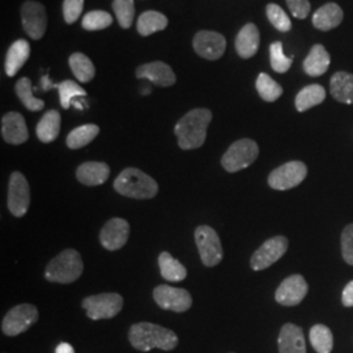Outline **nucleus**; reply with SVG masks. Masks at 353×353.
I'll return each mask as SVG.
<instances>
[{
  "mask_svg": "<svg viewBox=\"0 0 353 353\" xmlns=\"http://www.w3.org/2000/svg\"><path fill=\"white\" fill-rule=\"evenodd\" d=\"M128 339L131 345L141 352H148L153 348L172 351L178 344V336L174 331L150 322H141L131 326Z\"/></svg>",
  "mask_w": 353,
  "mask_h": 353,
  "instance_id": "1",
  "label": "nucleus"
},
{
  "mask_svg": "<svg viewBox=\"0 0 353 353\" xmlns=\"http://www.w3.org/2000/svg\"><path fill=\"white\" fill-rule=\"evenodd\" d=\"M212 121V113L208 109H194L183 115L174 128L178 145L182 150L201 148L207 137V128Z\"/></svg>",
  "mask_w": 353,
  "mask_h": 353,
  "instance_id": "2",
  "label": "nucleus"
},
{
  "mask_svg": "<svg viewBox=\"0 0 353 353\" xmlns=\"http://www.w3.org/2000/svg\"><path fill=\"white\" fill-rule=\"evenodd\" d=\"M114 189L127 198L152 199L159 192V185L140 169L127 168L114 181Z\"/></svg>",
  "mask_w": 353,
  "mask_h": 353,
  "instance_id": "3",
  "label": "nucleus"
},
{
  "mask_svg": "<svg viewBox=\"0 0 353 353\" xmlns=\"http://www.w3.org/2000/svg\"><path fill=\"white\" fill-rule=\"evenodd\" d=\"M83 268L84 265L80 254L74 249H67L48 265L45 278L51 283L70 284L81 276Z\"/></svg>",
  "mask_w": 353,
  "mask_h": 353,
  "instance_id": "4",
  "label": "nucleus"
},
{
  "mask_svg": "<svg viewBox=\"0 0 353 353\" xmlns=\"http://www.w3.org/2000/svg\"><path fill=\"white\" fill-rule=\"evenodd\" d=\"M258 154L259 147L254 140H237L223 156L221 165L229 173H236L250 166L256 160Z\"/></svg>",
  "mask_w": 353,
  "mask_h": 353,
  "instance_id": "5",
  "label": "nucleus"
},
{
  "mask_svg": "<svg viewBox=\"0 0 353 353\" xmlns=\"http://www.w3.org/2000/svg\"><path fill=\"white\" fill-rule=\"evenodd\" d=\"M87 316L93 321L110 319L118 316L123 307V299L118 293H101L83 300Z\"/></svg>",
  "mask_w": 353,
  "mask_h": 353,
  "instance_id": "6",
  "label": "nucleus"
},
{
  "mask_svg": "<svg viewBox=\"0 0 353 353\" xmlns=\"http://www.w3.org/2000/svg\"><path fill=\"white\" fill-rule=\"evenodd\" d=\"M38 321V310L34 305L21 303L11 309L1 322V331L7 336H16L32 327Z\"/></svg>",
  "mask_w": 353,
  "mask_h": 353,
  "instance_id": "7",
  "label": "nucleus"
},
{
  "mask_svg": "<svg viewBox=\"0 0 353 353\" xmlns=\"http://www.w3.org/2000/svg\"><path fill=\"white\" fill-rule=\"evenodd\" d=\"M195 241L201 259L207 267H214L223 261V246L219 234L208 225H201L195 230Z\"/></svg>",
  "mask_w": 353,
  "mask_h": 353,
  "instance_id": "8",
  "label": "nucleus"
},
{
  "mask_svg": "<svg viewBox=\"0 0 353 353\" xmlns=\"http://www.w3.org/2000/svg\"><path fill=\"white\" fill-rule=\"evenodd\" d=\"M307 176V168L301 161H290L279 166L268 176V185L274 190L285 191L303 183Z\"/></svg>",
  "mask_w": 353,
  "mask_h": 353,
  "instance_id": "9",
  "label": "nucleus"
},
{
  "mask_svg": "<svg viewBox=\"0 0 353 353\" xmlns=\"http://www.w3.org/2000/svg\"><path fill=\"white\" fill-rule=\"evenodd\" d=\"M290 242L284 236H276L265 243L252 254L250 265L255 271H262L270 265L276 263L279 259L288 250Z\"/></svg>",
  "mask_w": 353,
  "mask_h": 353,
  "instance_id": "10",
  "label": "nucleus"
},
{
  "mask_svg": "<svg viewBox=\"0 0 353 353\" xmlns=\"http://www.w3.org/2000/svg\"><path fill=\"white\" fill-rule=\"evenodd\" d=\"M153 299L161 309L174 313H183L192 305V299L188 290L170 285H159L154 288Z\"/></svg>",
  "mask_w": 353,
  "mask_h": 353,
  "instance_id": "11",
  "label": "nucleus"
},
{
  "mask_svg": "<svg viewBox=\"0 0 353 353\" xmlns=\"http://www.w3.org/2000/svg\"><path fill=\"white\" fill-rule=\"evenodd\" d=\"M30 203V190L26 176L14 172L8 185V208L16 217H23L28 212Z\"/></svg>",
  "mask_w": 353,
  "mask_h": 353,
  "instance_id": "12",
  "label": "nucleus"
},
{
  "mask_svg": "<svg viewBox=\"0 0 353 353\" xmlns=\"http://www.w3.org/2000/svg\"><path fill=\"white\" fill-rule=\"evenodd\" d=\"M21 20L26 34L33 39L43 37L48 26L45 7L37 1H26L21 7Z\"/></svg>",
  "mask_w": 353,
  "mask_h": 353,
  "instance_id": "13",
  "label": "nucleus"
},
{
  "mask_svg": "<svg viewBox=\"0 0 353 353\" xmlns=\"http://www.w3.org/2000/svg\"><path fill=\"white\" fill-rule=\"evenodd\" d=\"M194 50L207 61H216L223 57L227 41L223 34L211 30L198 32L192 41Z\"/></svg>",
  "mask_w": 353,
  "mask_h": 353,
  "instance_id": "14",
  "label": "nucleus"
},
{
  "mask_svg": "<svg viewBox=\"0 0 353 353\" xmlns=\"http://www.w3.org/2000/svg\"><path fill=\"white\" fill-rule=\"evenodd\" d=\"M309 292L306 280L301 275H292L279 285L275 300L284 306H296L303 301Z\"/></svg>",
  "mask_w": 353,
  "mask_h": 353,
  "instance_id": "15",
  "label": "nucleus"
},
{
  "mask_svg": "<svg viewBox=\"0 0 353 353\" xmlns=\"http://www.w3.org/2000/svg\"><path fill=\"white\" fill-rule=\"evenodd\" d=\"M130 236V225L123 219H112L109 220L100 233V241L106 250L115 252L122 249L126 245Z\"/></svg>",
  "mask_w": 353,
  "mask_h": 353,
  "instance_id": "16",
  "label": "nucleus"
},
{
  "mask_svg": "<svg viewBox=\"0 0 353 353\" xmlns=\"http://www.w3.org/2000/svg\"><path fill=\"white\" fill-rule=\"evenodd\" d=\"M1 137L7 143L20 145L29 138L26 119L20 113L6 114L1 118Z\"/></svg>",
  "mask_w": 353,
  "mask_h": 353,
  "instance_id": "17",
  "label": "nucleus"
},
{
  "mask_svg": "<svg viewBox=\"0 0 353 353\" xmlns=\"http://www.w3.org/2000/svg\"><path fill=\"white\" fill-rule=\"evenodd\" d=\"M137 77L148 79L159 87H170L176 83V75L173 70L164 62L141 64L137 70Z\"/></svg>",
  "mask_w": 353,
  "mask_h": 353,
  "instance_id": "18",
  "label": "nucleus"
},
{
  "mask_svg": "<svg viewBox=\"0 0 353 353\" xmlns=\"http://www.w3.org/2000/svg\"><path fill=\"white\" fill-rule=\"evenodd\" d=\"M280 353H306V343L303 328L287 323L284 325L278 339Z\"/></svg>",
  "mask_w": 353,
  "mask_h": 353,
  "instance_id": "19",
  "label": "nucleus"
},
{
  "mask_svg": "<svg viewBox=\"0 0 353 353\" xmlns=\"http://www.w3.org/2000/svg\"><path fill=\"white\" fill-rule=\"evenodd\" d=\"M110 176V168L105 163H84L76 170V176L80 183L85 186H100Z\"/></svg>",
  "mask_w": 353,
  "mask_h": 353,
  "instance_id": "20",
  "label": "nucleus"
},
{
  "mask_svg": "<svg viewBox=\"0 0 353 353\" xmlns=\"http://www.w3.org/2000/svg\"><path fill=\"white\" fill-rule=\"evenodd\" d=\"M259 30L255 24L249 23L243 26L236 37V50L241 58H252L259 49Z\"/></svg>",
  "mask_w": 353,
  "mask_h": 353,
  "instance_id": "21",
  "label": "nucleus"
},
{
  "mask_svg": "<svg viewBox=\"0 0 353 353\" xmlns=\"http://www.w3.org/2000/svg\"><path fill=\"white\" fill-rule=\"evenodd\" d=\"M343 17V10L336 3H327L318 8L313 14V26L318 30L327 32L341 26Z\"/></svg>",
  "mask_w": 353,
  "mask_h": 353,
  "instance_id": "22",
  "label": "nucleus"
},
{
  "mask_svg": "<svg viewBox=\"0 0 353 353\" xmlns=\"http://www.w3.org/2000/svg\"><path fill=\"white\" fill-rule=\"evenodd\" d=\"M30 55V46L26 39H17L14 41L11 48L8 49L7 57H6V74L13 77L16 75L23 65L26 63Z\"/></svg>",
  "mask_w": 353,
  "mask_h": 353,
  "instance_id": "23",
  "label": "nucleus"
},
{
  "mask_svg": "<svg viewBox=\"0 0 353 353\" xmlns=\"http://www.w3.org/2000/svg\"><path fill=\"white\" fill-rule=\"evenodd\" d=\"M331 96L336 101L353 105V75L345 71L335 72L330 80Z\"/></svg>",
  "mask_w": 353,
  "mask_h": 353,
  "instance_id": "24",
  "label": "nucleus"
},
{
  "mask_svg": "<svg viewBox=\"0 0 353 353\" xmlns=\"http://www.w3.org/2000/svg\"><path fill=\"white\" fill-rule=\"evenodd\" d=\"M331 58L323 45H314L303 61V71L312 77L323 75L330 67Z\"/></svg>",
  "mask_w": 353,
  "mask_h": 353,
  "instance_id": "25",
  "label": "nucleus"
},
{
  "mask_svg": "<svg viewBox=\"0 0 353 353\" xmlns=\"http://www.w3.org/2000/svg\"><path fill=\"white\" fill-rule=\"evenodd\" d=\"M61 131V114L57 110H49L36 127L38 139L42 143H51L58 138Z\"/></svg>",
  "mask_w": 353,
  "mask_h": 353,
  "instance_id": "26",
  "label": "nucleus"
},
{
  "mask_svg": "<svg viewBox=\"0 0 353 353\" xmlns=\"http://www.w3.org/2000/svg\"><path fill=\"white\" fill-rule=\"evenodd\" d=\"M326 99V90L319 84H312L301 89L296 96V109L303 113L316 105L322 103Z\"/></svg>",
  "mask_w": 353,
  "mask_h": 353,
  "instance_id": "27",
  "label": "nucleus"
},
{
  "mask_svg": "<svg viewBox=\"0 0 353 353\" xmlns=\"http://www.w3.org/2000/svg\"><path fill=\"white\" fill-rule=\"evenodd\" d=\"M159 265L161 276L168 281H182L188 276V270L185 265L179 263L168 252H163L159 256Z\"/></svg>",
  "mask_w": 353,
  "mask_h": 353,
  "instance_id": "28",
  "label": "nucleus"
},
{
  "mask_svg": "<svg viewBox=\"0 0 353 353\" xmlns=\"http://www.w3.org/2000/svg\"><path fill=\"white\" fill-rule=\"evenodd\" d=\"M68 63L72 70V74L80 83H89L96 75V68L92 63V61L81 52L72 54L70 57Z\"/></svg>",
  "mask_w": 353,
  "mask_h": 353,
  "instance_id": "29",
  "label": "nucleus"
},
{
  "mask_svg": "<svg viewBox=\"0 0 353 353\" xmlns=\"http://www.w3.org/2000/svg\"><path fill=\"white\" fill-rule=\"evenodd\" d=\"M168 26V19L163 13L147 11L140 14L138 20V32L141 36H150L152 33L164 30Z\"/></svg>",
  "mask_w": 353,
  "mask_h": 353,
  "instance_id": "30",
  "label": "nucleus"
},
{
  "mask_svg": "<svg viewBox=\"0 0 353 353\" xmlns=\"http://www.w3.org/2000/svg\"><path fill=\"white\" fill-rule=\"evenodd\" d=\"M100 134V127L96 125H84L76 127L67 137V145L71 150H79L88 145L92 140Z\"/></svg>",
  "mask_w": 353,
  "mask_h": 353,
  "instance_id": "31",
  "label": "nucleus"
},
{
  "mask_svg": "<svg viewBox=\"0 0 353 353\" xmlns=\"http://www.w3.org/2000/svg\"><path fill=\"white\" fill-rule=\"evenodd\" d=\"M16 94L20 99V101L23 102V105L26 106L28 110L30 112H39L45 108V102L39 99H36L33 96V89H32V81L28 77H21L17 83H16Z\"/></svg>",
  "mask_w": 353,
  "mask_h": 353,
  "instance_id": "32",
  "label": "nucleus"
},
{
  "mask_svg": "<svg viewBox=\"0 0 353 353\" xmlns=\"http://www.w3.org/2000/svg\"><path fill=\"white\" fill-rule=\"evenodd\" d=\"M310 343L318 353H331L334 348V336L325 325H316L310 328Z\"/></svg>",
  "mask_w": 353,
  "mask_h": 353,
  "instance_id": "33",
  "label": "nucleus"
},
{
  "mask_svg": "<svg viewBox=\"0 0 353 353\" xmlns=\"http://www.w3.org/2000/svg\"><path fill=\"white\" fill-rule=\"evenodd\" d=\"M255 87L259 96L267 102L276 101L283 94L281 85L267 74H261L258 76Z\"/></svg>",
  "mask_w": 353,
  "mask_h": 353,
  "instance_id": "34",
  "label": "nucleus"
},
{
  "mask_svg": "<svg viewBox=\"0 0 353 353\" xmlns=\"http://www.w3.org/2000/svg\"><path fill=\"white\" fill-rule=\"evenodd\" d=\"M57 89L59 90L61 105H62L63 109H68L72 103V100H75L77 97H85L87 96V92L72 80H65L63 83L58 84Z\"/></svg>",
  "mask_w": 353,
  "mask_h": 353,
  "instance_id": "35",
  "label": "nucleus"
},
{
  "mask_svg": "<svg viewBox=\"0 0 353 353\" xmlns=\"http://www.w3.org/2000/svg\"><path fill=\"white\" fill-rule=\"evenodd\" d=\"M113 10L118 20V24L123 29H128L135 17L134 0H114Z\"/></svg>",
  "mask_w": 353,
  "mask_h": 353,
  "instance_id": "36",
  "label": "nucleus"
},
{
  "mask_svg": "<svg viewBox=\"0 0 353 353\" xmlns=\"http://www.w3.org/2000/svg\"><path fill=\"white\" fill-rule=\"evenodd\" d=\"M270 59H271V67L278 74H285L292 65L293 58L285 57L283 51V43L281 42H274L270 46Z\"/></svg>",
  "mask_w": 353,
  "mask_h": 353,
  "instance_id": "37",
  "label": "nucleus"
},
{
  "mask_svg": "<svg viewBox=\"0 0 353 353\" xmlns=\"http://www.w3.org/2000/svg\"><path fill=\"white\" fill-rule=\"evenodd\" d=\"M113 24V17L110 16V13L105 12V11H92L87 13L81 21V26L85 30H102L106 29L108 26Z\"/></svg>",
  "mask_w": 353,
  "mask_h": 353,
  "instance_id": "38",
  "label": "nucleus"
},
{
  "mask_svg": "<svg viewBox=\"0 0 353 353\" xmlns=\"http://www.w3.org/2000/svg\"><path fill=\"white\" fill-rule=\"evenodd\" d=\"M267 17L270 20V23L275 26L280 32H288L292 28V23H290L288 14L284 12V10L278 6V4H268L267 8Z\"/></svg>",
  "mask_w": 353,
  "mask_h": 353,
  "instance_id": "39",
  "label": "nucleus"
},
{
  "mask_svg": "<svg viewBox=\"0 0 353 353\" xmlns=\"http://www.w3.org/2000/svg\"><path fill=\"white\" fill-rule=\"evenodd\" d=\"M84 8V0H64L63 16L67 24H74L79 20Z\"/></svg>",
  "mask_w": 353,
  "mask_h": 353,
  "instance_id": "40",
  "label": "nucleus"
},
{
  "mask_svg": "<svg viewBox=\"0 0 353 353\" xmlns=\"http://www.w3.org/2000/svg\"><path fill=\"white\" fill-rule=\"evenodd\" d=\"M341 254L344 261L353 265V224L344 228L341 233Z\"/></svg>",
  "mask_w": 353,
  "mask_h": 353,
  "instance_id": "41",
  "label": "nucleus"
},
{
  "mask_svg": "<svg viewBox=\"0 0 353 353\" xmlns=\"http://www.w3.org/2000/svg\"><path fill=\"white\" fill-rule=\"evenodd\" d=\"M287 4H288L290 13L296 19H300V20L306 19L312 10L309 0H287Z\"/></svg>",
  "mask_w": 353,
  "mask_h": 353,
  "instance_id": "42",
  "label": "nucleus"
},
{
  "mask_svg": "<svg viewBox=\"0 0 353 353\" xmlns=\"http://www.w3.org/2000/svg\"><path fill=\"white\" fill-rule=\"evenodd\" d=\"M341 303L347 307H352L353 306V280L350 281L345 288L343 290L341 294Z\"/></svg>",
  "mask_w": 353,
  "mask_h": 353,
  "instance_id": "43",
  "label": "nucleus"
},
{
  "mask_svg": "<svg viewBox=\"0 0 353 353\" xmlns=\"http://www.w3.org/2000/svg\"><path fill=\"white\" fill-rule=\"evenodd\" d=\"M55 353H75V350H74V347H72L71 344H68V343H61V344L57 347Z\"/></svg>",
  "mask_w": 353,
  "mask_h": 353,
  "instance_id": "44",
  "label": "nucleus"
},
{
  "mask_svg": "<svg viewBox=\"0 0 353 353\" xmlns=\"http://www.w3.org/2000/svg\"><path fill=\"white\" fill-rule=\"evenodd\" d=\"M41 81H42V88H43V90H50L51 88H57V85L51 83L50 79H49L48 75L43 76Z\"/></svg>",
  "mask_w": 353,
  "mask_h": 353,
  "instance_id": "45",
  "label": "nucleus"
}]
</instances>
